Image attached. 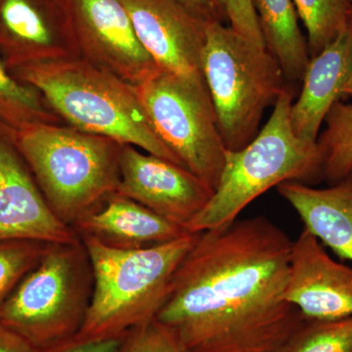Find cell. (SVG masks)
Instances as JSON below:
<instances>
[{"label":"cell","mask_w":352,"mask_h":352,"mask_svg":"<svg viewBox=\"0 0 352 352\" xmlns=\"http://www.w3.org/2000/svg\"><path fill=\"white\" fill-rule=\"evenodd\" d=\"M192 15L206 23L226 20L217 0H177Z\"/></svg>","instance_id":"4316f807"},{"label":"cell","mask_w":352,"mask_h":352,"mask_svg":"<svg viewBox=\"0 0 352 352\" xmlns=\"http://www.w3.org/2000/svg\"><path fill=\"white\" fill-rule=\"evenodd\" d=\"M319 134L322 175L329 185L344 179L352 173V105L338 100L330 109Z\"/></svg>","instance_id":"d6986e66"},{"label":"cell","mask_w":352,"mask_h":352,"mask_svg":"<svg viewBox=\"0 0 352 352\" xmlns=\"http://www.w3.org/2000/svg\"><path fill=\"white\" fill-rule=\"evenodd\" d=\"M229 27L252 43L265 47L252 0H217Z\"/></svg>","instance_id":"d4e9b609"},{"label":"cell","mask_w":352,"mask_h":352,"mask_svg":"<svg viewBox=\"0 0 352 352\" xmlns=\"http://www.w3.org/2000/svg\"><path fill=\"white\" fill-rule=\"evenodd\" d=\"M292 245L264 217L199 233L155 319L188 352H277L305 319L285 298Z\"/></svg>","instance_id":"6da1fadb"},{"label":"cell","mask_w":352,"mask_h":352,"mask_svg":"<svg viewBox=\"0 0 352 352\" xmlns=\"http://www.w3.org/2000/svg\"><path fill=\"white\" fill-rule=\"evenodd\" d=\"M277 188L305 230L340 258L352 261V173L328 188H312L298 182L281 183Z\"/></svg>","instance_id":"e0dca14e"},{"label":"cell","mask_w":352,"mask_h":352,"mask_svg":"<svg viewBox=\"0 0 352 352\" xmlns=\"http://www.w3.org/2000/svg\"><path fill=\"white\" fill-rule=\"evenodd\" d=\"M351 4H352V0H351Z\"/></svg>","instance_id":"4dcf8cb0"},{"label":"cell","mask_w":352,"mask_h":352,"mask_svg":"<svg viewBox=\"0 0 352 352\" xmlns=\"http://www.w3.org/2000/svg\"><path fill=\"white\" fill-rule=\"evenodd\" d=\"M78 237H91L106 247L139 250L164 244L188 234L138 201L113 193L74 224Z\"/></svg>","instance_id":"2e32d148"},{"label":"cell","mask_w":352,"mask_h":352,"mask_svg":"<svg viewBox=\"0 0 352 352\" xmlns=\"http://www.w3.org/2000/svg\"><path fill=\"white\" fill-rule=\"evenodd\" d=\"M201 68L226 149H242L289 85L283 69L266 47L221 22L206 23Z\"/></svg>","instance_id":"8992f818"},{"label":"cell","mask_w":352,"mask_h":352,"mask_svg":"<svg viewBox=\"0 0 352 352\" xmlns=\"http://www.w3.org/2000/svg\"><path fill=\"white\" fill-rule=\"evenodd\" d=\"M47 107L38 90L14 78L0 58V122L13 131L38 122L57 124Z\"/></svg>","instance_id":"ffe728a7"},{"label":"cell","mask_w":352,"mask_h":352,"mask_svg":"<svg viewBox=\"0 0 352 352\" xmlns=\"http://www.w3.org/2000/svg\"><path fill=\"white\" fill-rule=\"evenodd\" d=\"M122 338L94 340H82L73 338L54 346L34 349V352H117Z\"/></svg>","instance_id":"484cf974"},{"label":"cell","mask_w":352,"mask_h":352,"mask_svg":"<svg viewBox=\"0 0 352 352\" xmlns=\"http://www.w3.org/2000/svg\"><path fill=\"white\" fill-rule=\"evenodd\" d=\"M342 97H347V98L351 99V104L352 105V63L346 82L344 83V87H342Z\"/></svg>","instance_id":"f1b7e54d"},{"label":"cell","mask_w":352,"mask_h":352,"mask_svg":"<svg viewBox=\"0 0 352 352\" xmlns=\"http://www.w3.org/2000/svg\"><path fill=\"white\" fill-rule=\"evenodd\" d=\"M294 3L307 29L310 58L319 54L351 22V0H294Z\"/></svg>","instance_id":"44dd1931"},{"label":"cell","mask_w":352,"mask_h":352,"mask_svg":"<svg viewBox=\"0 0 352 352\" xmlns=\"http://www.w3.org/2000/svg\"><path fill=\"white\" fill-rule=\"evenodd\" d=\"M94 285L82 240L48 244L0 309V323L34 349L73 339L87 318Z\"/></svg>","instance_id":"52a82bcc"},{"label":"cell","mask_w":352,"mask_h":352,"mask_svg":"<svg viewBox=\"0 0 352 352\" xmlns=\"http://www.w3.org/2000/svg\"><path fill=\"white\" fill-rule=\"evenodd\" d=\"M352 63V21L337 38L310 58L298 100L289 111L298 138L317 143L322 124L333 104L342 98Z\"/></svg>","instance_id":"9a60e30c"},{"label":"cell","mask_w":352,"mask_h":352,"mask_svg":"<svg viewBox=\"0 0 352 352\" xmlns=\"http://www.w3.org/2000/svg\"><path fill=\"white\" fill-rule=\"evenodd\" d=\"M294 91L288 85L278 97L265 126L249 144L227 150L219 184L208 205L188 226L189 233L223 228L250 204L288 182L323 179L318 143L296 136L289 120Z\"/></svg>","instance_id":"5b68a950"},{"label":"cell","mask_w":352,"mask_h":352,"mask_svg":"<svg viewBox=\"0 0 352 352\" xmlns=\"http://www.w3.org/2000/svg\"><path fill=\"white\" fill-rule=\"evenodd\" d=\"M16 75L72 126L183 166L154 131L138 92L82 57L16 67ZM185 168V166H184Z\"/></svg>","instance_id":"7a4b0ae2"},{"label":"cell","mask_w":352,"mask_h":352,"mask_svg":"<svg viewBox=\"0 0 352 352\" xmlns=\"http://www.w3.org/2000/svg\"><path fill=\"white\" fill-rule=\"evenodd\" d=\"M136 36L157 69L192 80H204L201 53L206 22L177 0H122Z\"/></svg>","instance_id":"8fae6325"},{"label":"cell","mask_w":352,"mask_h":352,"mask_svg":"<svg viewBox=\"0 0 352 352\" xmlns=\"http://www.w3.org/2000/svg\"><path fill=\"white\" fill-rule=\"evenodd\" d=\"M117 352H188L177 338L156 319L129 330Z\"/></svg>","instance_id":"cb8c5ba5"},{"label":"cell","mask_w":352,"mask_h":352,"mask_svg":"<svg viewBox=\"0 0 352 352\" xmlns=\"http://www.w3.org/2000/svg\"><path fill=\"white\" fill-rule=\"evenodd\" d=\"M266 50L283 69L287 82H302L310 55L294 0H252Z\"/></svg>","instance_id":"ac0fdd59"},{"label":"cell","mask_w":352,"mask_h":352,"mask_svg":"<svg viewBox=\"0 0 352 352\" xmlns=\"http://www.w3.org/2000/svg\"><path fill=\"white\" fill-rule=\"evenodd\" d=\"M12 142L48 206L69 227L117 192L122 144L75 127L38 122Z\"/></svg>","instance_id":"3957f363"},{"label":"cell","mask_w":352,"mask_h":352,"mask_svg":"<svg viewBox=\"0 0 352 352\" xmlns=\"http://www.w3.org/2000/svg\"><path fill=\"white\" fill-rule=\"evenodd\" d=\"M214 190L184 166L124 145L120 157V195L138 201L187 230Z\"/></svg>","instance_id":"30bf717a"},{"label":"cell","mask_w":352,"mask_h":352,"mask_svg":"<svg viewBox=\"0 0 352 352\" xmlns=\"http://www.w3.org/2000/svg\"><path fill=\"white\" fill-rule=\"evenodd\" d=\"M198 235L188 233L139 250L113 249L94 238H80L91 263L94 285L87 318L75 338L116 339L155 320L176 268Z\"/></svg>","instance_id":"277c9868"},{"label":"cell","mask_w":352,"mask_h":352,"mask_svg":"<svg viewBox=\"0 0 352 352\" xmlns=\"http://www.w3.org/2000/svg\"><path fill=\"white\" fill-rule=\"evenodd\" d=\"M277 352H352V316L303 319Z\"/></svg>","instance_id":"7402d4cb"},{"label":"cell","mask_w":352,"mask_h":352,"mask_svg":"<svg viewBox=\"0 0 352 352\" xmlns=\"http://www.w3.org/2000/svg\"><path fill=\"white\" fill-rule=\"evenodd\" d=\"M0 352H34V349L18 333L0 323Z\"/></svg>","instance_id":"83f0119b"},{"label":"cell","mask_w":352,"mask_h":352,"mask_svg":"<svg viewBox=\"0 0 352 352\" xmlns=\"http://www.w3.org/2000/svg\"><path fill=\"white\" fill-rule=\"evenodd\" d=\"M0 50L13 69L80 57L61 0H0Z\"/></svg>","instance_id":"4fadbf2b"},{"label":"cell","mask_w":352,"mask_h":352,"mask_svg":"<svg viewBox=\"0 0 352 352\" xmlns=\"http://www.w3.org/2000/svg\"><path fill=\"white\" fill-rule=\"evenodd\" d=\"M54 244L80 241L52 212L15 145L0 135V242Z\"/></svg>","instance_id":"7c38bea8"},{"label":"cell","mask_w":352,"mask_h":352,"mask_svg":"<svg viewBox=\"0 0 352 352\" xmlns=\"http://www.w3.org/2000/svg\"><path fill=\"white\" fill-rule=\"evenodd\" d=\"M349 18H351V20L352 21V6L351 10H349Z\"/></svg>","instance_id":"f546056e"},{"label":"cell","mask_w":352,"mask_h":352,"mask_svg":"<svg viewBox=\"0 0 352 352\" xmlns=\"http://www.w3.org/2000/svg\"><path fill=\"white\" fill-rule=\"evenodd\" d=\"M61 1L80 57L133 87L157 71L122 0Z\"/></svg>","instance_id":"9c48e42d"},{"label":"cell","mask_w":352,"mask_h":352,"mask_svg":"<svg viewBox=\"0 0 352 352\" xmlns=\"http://www.w3.org/2000/svg\"><path fill=\"white\" fill-rule=\"evenodd\" d=\"M285 298L308 319L352 316V267L333 261L303 229L292 245Z\"/></svg>","instance_id":"5bb4252c"},{"label":"cell","mask_w":352,"mask_h":352,"mask_svg":"<svg viewBox=\"0 0 352 352\" xmlns=\"http://www.w3.org/2000/svg\"><path fill=\"white\" fill-rule=\"evenodd\" d=\"M47 245L31 240L0 242V309L25 275L41 261Z\"/></svg>","instance_id":"603a6c76"},{"label":"cell","mask_w":352,"mask_h":352,"mask_svg":"<svg viewBox=\"0 0 352 352\" xmlns=\"http://www.w3.org/2000/svg\"><path fill=\"white\" fill-rule=\"evenodd\" d=\"M134 87L157 138L187 170L215 190L227 149L205 80L157 69Z\"/></svg>","instance_id":"ba28073f"}]
</instances>
